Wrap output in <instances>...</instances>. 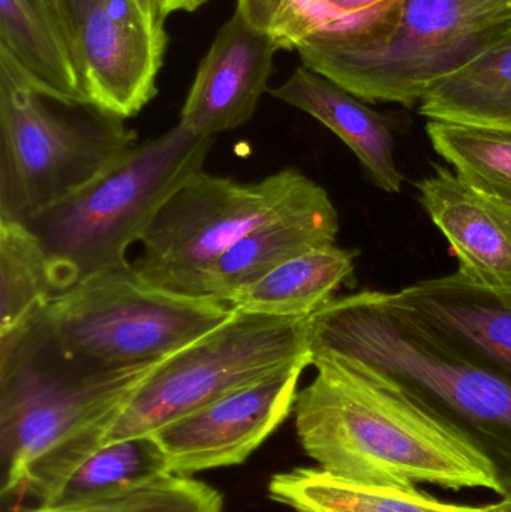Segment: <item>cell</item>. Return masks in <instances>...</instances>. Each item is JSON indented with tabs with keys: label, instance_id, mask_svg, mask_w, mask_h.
<instances>
[{
	"label": "cell",
	"instance_id": "cell-13",
	"mask_svg": "<svg viewBox=\"0 0 511 512\" xmlns=\"http://www.w3.org/2000/svg\"><path fill=\"white\" fill-rule=\"evenodd\" d=\"M390 294L461 357L511 379V291L485 288L456 271Z\"/></svg>",
	"mask_w": 511,
	"mask_h": 512
},
{
	"label": "cell",
	"instance_id": "cell-17",
	"mask_svg": "<svg viewBox=\"0 0 511 512\" xmlns=\"http://www.w3.org/2000/svg\"><path fill=\"white\" fill-rule=\"evenodd\" d=\"M0 60L41 95L90 104L71 38L48 0H0Z\"/></svg>",
	"mask_w": 511,
	"mask_h": 512
},
{
	"label": "cell",
	"instance_id": "cell-6",
	"mask_svg": "<svg viewBox=\"0 0 511 512\" xmlns=\"http://www.w3.org/2000/svg\"><path fill=\"white\" fill-rule=\"evenodd\" d=\"M231 313L233 307L218 298L149 285L129 262L54 295L41 322L51 345L68 360L126 369L167 360Z\"/></svg>",
	"mask_w": 511,
	"mask_h": 512
},
{
	"label": "cell",
	"instance_id": "cell-9",
	"mask_svg": "<svg viewBox=\"0 0 511 512\" xmlns=\"http://www.w3.org/2000/svg\"><path fill=\"white\" fill-rule=\"evenodd\" d=\"M312 180L285 168L257 183H240L201 171L153 219L131 262L156 288L200 295L213 264L243 236L287 206Z\"/></svg>",
	"mask_w": 511,
	"mask_h": 512
},
{
	"label": "cell",
	"instance_id": "cell-3",
	"mask_svg": "<svg viewBox=\"0 0 511 512\" xmlns=\"http://www.w3.org/2000/svg\"><path fill=\"white\" fill-rule=\"evenodd\" d=\"M511 33V0H383L300 39L303 66L368 104H420Z\"/></svg>",
	"mask_w": 511,
	"mask_h": 512
},
{
	"label": "cell",
	"instance_id": "cell-2",
	"mask_svg": "<svg viewBox=\"0 0 511 512\" xmlns=\"http://www.w3.org/2000/svg\"><path fill=\"white\" fill-rule=\"evenodd\" d=\"M41 313L0 339L2 498L30 496L38 505L101 448L159 366L95 369L68 360L48 340Z\"/></svg>",
	"mask_w": 511,
	"mask_h": 512
},
{
	"label": "cell",
	"instance_id": "cell-12",
	"mask_svg": "<svg viewBox=\"0 0 511 512\" xmlns=\"http://www.w3.org/2000/svg\"><path fill=\"white\" fill-rule=\"evenodd\" d=\"M281 50L270 33L255 29L239 12L221 27L204 56L180 113V125L215 137L254 117Z\"/></svg>",
	"mask_w": 511,
	"mask_h": 512
},
{
	"label": "cell",
	"instance_id": "cell-8",
	"mask_svg": "<svg viewBox=\"0 0 511 512\" xmlns=\"http://www.w3.org/2000/svg\"><path fill=\"white\" fill-rule=\"evenodd\" d=\"M309 318L233 309L224 324L159 363L108 430L102 445L152 435L281 370L303 363L312 366Z\"/></svg>",
	"mask_w": 511,
	"mask_h": 512
},
{
	"label": "cell",
	"instance_id": "cell-5",
	"mask_svg": "<svg viewBox=\"0 0 511 512\" xmlns=\"http://www.w3.org/2000/svg\"><path fill=\"white\" fill-rule=\"evenodd\" d=\"M213 143L179 123L135 144L80 191L23 222L47 255L56 294L129 264V246L140 243L164 204L204 171Z\"/></svg>",
	"mask_w": 511,
	"mask_h": 512
},
{
	"label": "cell",
	"instance_id": "cell-24",
	"mask_svg": "<svg viewBox=\"0 0 511 512\" xmlns=\"http://www.w3.org/2000/svg\"><path fill=\"white\" fill-rule=\"evenodd\" d=\"M12 512H224V498L219 490L203 481L170 474L137 489L87 504Z\"/></svg>",
	"mask_w": 511,
	"mask_h": 512
},
{
	"label": "cell",
	"instance_id": "cell-1",
	"mask_svg": "<svg viewBox=\"0 0 511 512\" xmlns=\"http://www.w3.org/2000/svg\"><path fill=\"white\" fill-rule=\"evenodd\" d=\"M297 394L303 451L327 474L377 486L485 489L504 496L497 466L458 426L395 382L351 361L317 355Z\"/></svg>",
	"mask_w": 511,
	"mask_h": 512
},
{
	"label": "cell",
	"instance_id": "cell-10",
	"mask_svg": "<svg viewBox=\"0 0 511 512\" xmlns=\"http://www.w3.org/2000/svg\"><path fill=\"white\" fill-rule=\"evenodd\" d=\"M162 18L141 0H98L74 35V53L90 104L126 120L158 93L167 47Z\"/></svg>",
	"mask_w": 511,
	"mask_h": 512
},
{
	"label": "cell",
	"instance_id": "cell-23",
	"mask_svg": "<svg viewBox=\"0 0 511 512\" xmlns=\"http://www.w3.org/2000/svg\"><path fill=\"white\" fill-rule=\"evenodd\" d=\"M56 289L47 255L20 222L0 221V339L47 307Z\"/></svg>",
	"mask_w": 511,
	"mask_h": 512
},
{
	"label": "cell",
	"instance_id": "cell-25",
	"mask_svg": "<svg viewBox=\"0 0 511 512\" xmlns=\"http://www.w3.org/2000/svg\"><path fill=\"white\" fill-rule=\"evenodd\" d=\"M306 0H237L236 11L255 29L270 33L288 50L291 33L305 14Z\"/></svg>",
	"mask_w": 511,
	"mask_h": 512
},
{
	"label": "cell",
	"instance_id": "cell-26",
	"mask_svg": "<svg viewBox=\"0 0 511 512\" xmlns=\"http://www.w3.org/2000/svg\"><path fill=\"white\" fill-rule=\"evenodd\" d=\"M383 0H317L309 9L308 14L303 18L299 30H297L294 45L315 30L323 29L330 24L338 23L345 18L353 17L371 6Z\"/></svg>",
	"mask_w": 511,
	"mask_h": 512
},
{
	"label": "cell",
	"instance_id": "cell-22",
	"mask_svg": "<svg viewBox=\"0 0 511 512\" xmlns=\"http://www.w3.org/2000/svg\"><path fill=\"white\" fill-rule=\"evenodd\" d=\"M426 134L462 180L511 207V129L429 120Z\"/></svg>",
	"mask_w": 511,
	"mask_h": 512
},
{
	"label": "cell",
	"instance_id": "cell-11",
	"mask_svg": "<svg viewBox=\"0 0 511 512\" xmlns=\"http://www.w3.org/2000/svg\"><path fill=\"white\" fill-rule=\"evenodd\" d=\"M308 366L281 370L152 433L167 454L171 474L192 477L246 462L294 412Z\"/></svg>",
	"mask_w": 511,
	"mask_h": 512
},
{
	"label": "cell",
	"instance_id": "cell-15",
	"mask_svg": "<svg viewBox=\"0 0 511 512\" xmlns=\"http://www.w3.org/2000/svg\"><path fill=\"white\" fill-rule=\"evenodd\" d=\"M339 215L326 189L312 180L287 206L243 236L210 267L200 295L230 303L290 259L336 245Z\"/></svg>",
	"mask_w": 511,
	"mask_h": 512
},
{
	"label": "cell",
	"instance_id": "cell-27",
	"mask_svg": "<svg viewBox=\"0 0 511 512\" xmlns=\"http://www.w3.org/2000/svg\"><path fill=\"white\" fill-rule=\"evenodd\" d=\"M56 11L60 23L65 27L74 47V35L78 24L98 0H48Z\"/></svg>",
	"mask_w": 511,
	"mask_h": 512
},
{
	"label": "cell",
	"instance_id": "cell-31",
	"mask_svg": "<svg viewBox=\"0 0 511 512\" xmlns=\"http://www.w3.org/2000/svg\"><path fill=\"white\" fill-rule=\"evenodd\" d=\"M501 499H504V501L510 502L511 504V487L506 490V493H504V496Z\"/></svg>",
	"mask_w": 511,
	"mask_h": 512
},
{
	"label": "cell",
	"instance_id": "cell-14",
	"mask_svg": "<svg viewBox=\"0 0 511 512\" xmlns=\"http://www.w3.org/2000/svg\"><path fill=\"white\" fill-rule=\"evenodd\" d=\"M416 183L419 201L446 237L459 273L497 291H511V207L477 191L441 164Z\"/></svg>",
	"mask_w": 511,
	"mask_h": 512
},
{
	"label": "cell",
	"instance_id": "cell-16",
	"mask_svg": "<svg viewBox=\"0 0 511 512\" xmlns=\"http://www.w3.org/2000/svg\"><path fill=\"white\" fill-rule=\"evenodd\" d=\"M270 93L330 129L356 155L381 191L401 192L404 176L396 165L392 126L368 102L306 66L294 69L291 77Z\"/></svg>",
	"mask_w": 511,
	"mask_h": 512
},
{
	"label": "cell",
	"instance_id": "cell-19",
	"mask_svg": "<svg viewBox=\"0 0 511 512\" xmlns=\"http://www.w3.org/2000/svg\"><path fill=\"white\" fill-rule=\"evenodd\" d=\"M270 498L299 512H480L482 507L449 504L417 489L356 483L323 469L297 468L276 474Z\"/></svg>",
	"mask_w": 511,
	"mask_h": 512
},
{
	"label": "cell",
	"instance_id": "cell-28",
	"mask_svg": "<svg viewBox=\"0 0 511 512\" xmlns=\"http://www.w3.org/2000/svg\"><path fill=\"white\" fill-rule=\"evenodd\" d=\"M480 512H511V504L501 499L498 504L485 505Z\"/></svg>",
	"mask_w": 511,
	"mask_h": 512
},
{
	"label": "cell",
	"instance_id": "cell-29",
	"mask_svg": "<svg viewBox=\"0 0 511 512\" xmlns=\"http://www.w3.org/2000/svg\"><path fill=\"white\" fill-rule=\"evenodd\" d=\"M315 2H317V0H306L305 14H303L302 20L299 21V24H297L296 29H294V32L291 33L290 41H288V50H293V44H294V39H296L297 30H299V27H300V24H302L303 18H305V15L308 14L309 9H311V6L314 5Z\"/></svg>",
	"mask_w": 511,
	"mask_h": 512
},
{
	"label": "cell",
	"instance_id": "cell-4",
	"mask_svg": "<svg viewBox=\"0 0 511 512\" xmlns=\"http://www.w3.org/2000/svg\"><path fill=\"white\" fill-rule=\"evenodd\" d=\"M312 358L333 355L395 382L467 433L511 487V379L429 333L390 292L333 298L309 318Z\"/></svg>",
	"mask_w": 511,
	"mask_h": 512
},
{
	"label": "cell",
	"instance_id": "cell-18",
	"mask_svg": "<svg viewBox=\"0 0 511 512\" xmlns=\"http://www.w3.org/2000/svg\"><path fill=\"white\" fill-rule=\"evenodd\" d=\"M357 251L326 246L297 256L242 289L233 309L281 318H309L353 277Z\"/></svg>",
	"mask_w": 511,
	"mask_h": 512
},
{
	"label": "cell",
	"instance_id": "cell-30",
	"mask_svg": "<svg viewBox=\"0 0 511 512\" xmlns=\"http://www.w3.org/2000/svg\"><path fill=\"white\" fill-rule=\"evenodd\" d=\"M141 2H143L144 6H146V8L149 9V11H152L153 14L156 15V17H159L158 12H156L155 0H141ZM162 20H164V18H162Z\"/></svg>",
	"mask_w": 511,
	"mask_h": 512
},
{
	"label": "cell",
	"instance_id": "cell-21",
	"mask_svg": "<svg viewBox=\"0 0 511 512\" xmlns=\"http://www.w3.org/2000/svg\"><path fill=\"white\" fill-rule=\"evenodd\" d=\"M171 474L164 448L153 435L102 445L81 460L36 507L87 504L137 489Z\"/></svg>",
	"mask_w": 511,
	"mask_h": 512
},
{
	"label": "cell",
	"instance_id": "cell-20",
	"mask_svg": "<svg viewBox=\"0 0 511 512\" xmlns=\"http://www.w3.org/2000/svg\"><path fill=\"white\" fill-rule=\"evenodd\" d=\"M419 111L429 120L511 129V33L429 90Z\"/></svg>",
	"mask_w": 511,
	"mask_h": 512
},
{
	"label": "cell",
	"instance_id": "cell-7",
	"mask_svg": "<svg viewBox=\"0 0 511 512\" xmlns=\"http://www.w3.org/2000/svg\"><path fill=\"white\" fill-rule=\"evenodd\" d=\"M137 144L125 120L41 95L0 60V221L26 222Z\"/></svg>",
	"mask_w": 511,
	"mask_h": 512
}]
</instances>
